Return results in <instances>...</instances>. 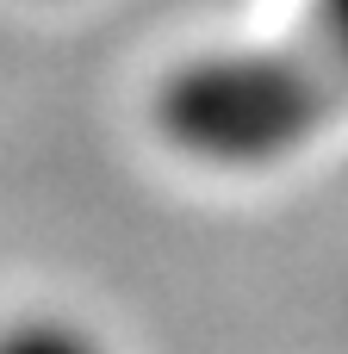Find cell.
Here are the masks:
<instances>
[{
    "label": "cell",
    "mask_w": 348,
    "mask_h": 354,
    "mask_svg": "<svg viewBox=\"0 0 348 354\" xmlns=\"http://www.w3.org/2000/svg\"><path fill=\"white\" fill-rule=\"evenodd\" d=\"M286 56L193 62L162 93V131L174 149L262 168L299 149L336 106H348V0H318Z\"/></svg>",
    "instance_id": "6da1fadb"
},
{
    "label": "cell",
    "mask_w": 348,
    "mask_h": 354,
    "mask_svg": "<svg viewBox=\"0 0 348 354\" xmlns=\"http://www.w3.org/2000/svg\"><path fill=\"white\" fill-rule=\"evenodd\" d=\"M0 354H106V342L62 311H25L0 324Z\"/></svg>",
    "instance_id": "7a4b0ae2"
}]
</instances>
